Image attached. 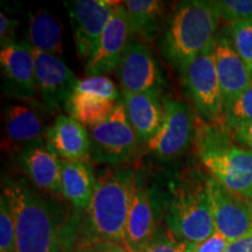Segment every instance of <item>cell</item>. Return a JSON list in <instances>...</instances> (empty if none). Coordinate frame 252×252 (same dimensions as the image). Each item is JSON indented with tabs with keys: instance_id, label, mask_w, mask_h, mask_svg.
<instances>
[{
	"instance_id": "cell-33",
	"label": "cell",
	"mask_w": 252,
	"mask_h": 252,
	"mask_svg": "<svg viewBox=\"0 0 252 252\" xmlns=\"http://www.w3.org/2000/svg\"><path fill=\"white\" fill-rule=\"evenodd\" d=\"M18 27V21L12 20L6 15L4 12L0 13V42L2 47L14 42L15 31Z\"/></svg>"
},
{
	"instance_id": "cell-34",
	"label": "cell",
	"mask_w": 252,
	"mask_h": 252,
	"mask_svg": "<svg viewBox=\"0 0 252 252\" xmlns=\"http://www.w3.org/2000/svg\"><path fill=\"white\" fill-rule=\"evenodd\" d=\"M232 131V138L236 143L241 144L244 149L252 151V122L242 125Z\"/></svg>"
},
{
	"instance_id": "cell-2",
	"label": "cell",
	"mask_w": 252,
	"mask_h": 252,
	"mask_svg": "<svg viewBox=\"0 0 252 252\" xmlns=\"http://www.w3.org/2000/svg\"><path fill=\"white\" fill-rule=\"evenodd\" d=\"M135 172L133 168H108L99 173L93 198L86 209V237L127 249L126 222Z\"/></svg>"
},
{
	"instance_id": "cell-1",
	"label": "cell",
	"mask_w": 252,
	"mask_h": 252,
	"mask_svg": "<svg viewBox=\"0 0 252 252\" xmlns=\"http://www.w3.org/2000/svg\"><path fill=\"white\" fill-rule=\"evenodd\" d=\"M15 220V252H74L75 239L58 208L23 180H7L2 193Z\"/></svg>"
},
{
	"instance_id": "cell-15",
	"label": "cell",
	"mask_w": 252,
	"mask_h": 252,
	"mask_svg": "<svg viewBox=\"0 0 252 252\" xmlns=\"http://www.w3.org/2000/svg\"><path fill=\"white\" fill-rule=\"evenodd\" d=\"M158 228L151 191L144 173L135 172L126 222V243L131 252H140L150 243Z\"/></svg>"
},
{
	"instance_id": "cell-19",
	"label": "cell",
	"mask_w": 252,
	"mask_h": 252,
	"mask_svg": "<svg viewBox=\"0 0 252 252\" xmlns=\"http://www.w3.org/2000/svg\"><path fill=\"white\" fill-rule=\"evenodd\" d=\"M17 159L37 188L50 194L62 195L61 160L47 147L46 143L20 151L17 153Z\"/></svg>"
},
{
	"instance_id": "cell-21",
	"label": "cell",
	"mask_w": 252,
	"mask_h": 252,
	"mask_svg": "<svg viewBox=\"0 0 252 252\" xmlns=\"http://www.w3.org/2000/svg\"><path fill=\"white\" fill-rule=\"evenodd\" d=\"M96 178L89 162L61 160L62 195L77 209H87L90 204Z\"/></svg>"
},
{
	"instance_id": "cell-28",
	"label": "cell",
	"mask_w": 252,
	"mask_h": 252,
	"mask_svg": "<svg viewBox=\"0 0 252 252\" xmlns=\"http://www.w3.org/2000/svg\"><path fill=\"white\" fill-rule=\"evenodd\" d=\"M74 93L89 94L102 98L119 102L121 94L115 83L106 76H88L83 80L78 81Z\"/></svg>"
},
{
	"instance_id": "cell-9",
	"label": "cell",
	"mask_w": 252,
	"mask_h": 252,
	"mask_svg": "<svg viewBox=\"0 0 252 252\" xmlns=\"http://www.w3.org/2000/svg\"><path fill=\"white\" fill-rule=\"evenodd\" d=\"M182 76L197 111L204 118L215 119L224 112L214 56V45L189 63L182 72Z\"/></svg>"
},
{
	"instance_id": "cell-26",
	"label": "cell",
	"mask_w": 252,
	"mask_h": 252,
	"mask_svg": "<svg viewBox=\"0 0 252 252\" xmlns=\"http://www.w3.org/2000/svg\"><path fill=\"white\" fill-rule=\"evenodd\" d=\"M230 31L232 46L252 74V20L231 23Z\"/></svg>"
},
{
	"instance_id": "cell-17",
	"label": "cell",
	"mask_w": 252,
	"mask_h": 252,
	"mask_svg": "<svg viewBox=\"0 0 252 252\" xmlns=\"http://www.w3.org/2000/svg\"><path fill=\"white\" fill-rule=\"evenodd\" d=\"M47 147L65 161L91 160L90 135L87 128L74 118L60 115L46 132Z\"/></svg>"
},
{
	"instance_id": "cell-24",
	"label": "cell",
	"mask_w": 252,
	"mask_h": 252,
	"mask_svg": "<svg viewBox=\"0 0 252 252\" xmlns=\"http://www.w3.org/2000/svg\"><path fill=\"white\" fill-rule=\"evenodd\" d=\"M128 15L132 33L151 40L159 30L165 5L159 0H127L123 1Z\"/></svg>"
},
{
	"instance_id": "cell-14",
	"label": "cell",
	"mask_w": 252,
	"mask_h": 252,
	"mask_svg": "<svg viewBox=\"0 0 252 252\" xmlns=\"http://www.w3.org/2000/svg\"><path fill=\"white\" fill-rule=\"evenodd\" d=\"M0 65L6 93L28 99L37 91L35 60L28 42H13L2 47Z\"/></svg>"
},
{
	"instance_id": "cell-8",
	"label": "cell",
	"mask_w": 252,
	"mask_h": 252,
	"mask_svg": "<svg viewBox=\"0 0 252 252\" xmlns=\"http://www.w3.org/2000/svg\"><path fill=\"white\" fill-rule=\"evenodd\" d=\"M163 119L157 134L146 144L151 153L161 159H173L188 147L193 135V113L182 100L162 98Z\"/></svg>"
},
{
	"instance_id": "cell-35",
	"label": "cell",
	"mask_w": 252,
	"mask_h": 252,
	"mask_svg": "<svg viewBox=\"0 0 252 252\" xmlns=\"http://www.w3.org/2000/svg\"><path fill=\"white\" fill-rule=\"evenodd\" d=\"M225 252H252V234L229 243Z\"/></svg>"
},
{
	"instance_id": "cell-6",
	"label": "cell",
	"mask_w": 252,
	"mask_h": 252,
	"mask_svg": "<svg viewBox=\"0 0 252 252\" xmlns=\"http://www.w3.org/2000/svg\"><path fill=\"white\" fill-rule=\"evenodd\" d=\"M90 143L94 162L118 165L135 156L140 141L128 121L123 99L109 118L91 127Z\"/></svg>"
},
{
	"instance_id": "cell-20",
	"label": "cell",
	"mask_w": 252,
	"mask_h": 252,
	"mask_svg": "<svg viewBox=\"0 0 252 252\" xmlns=\"http://www.w3.org/2000/svg\"><path fill=\"white\" fill-rule=\"evenodd\" d=\"M126 115L140 144H147L159 131L163 119V106L159 97L149 94L123 91Z\"/></svg>"
},
{
	"instance_id": "cell-12",
	"label": "cell",
	"mask_w": 252,
	"mask_h": 252,
	"mask_svg": "<svg viewBox=\"0 0 252 252\" xmlns=\"http://www.w3.org/2000/svg\"><path fill=\"white\" fill-rule=\"evenodd\" d=\"M117 70L123 91L159 97L163 77L157 60L145 43L130 41Z\"/></svg>"
},
{
	"instance_id": "cell-27",
	"label": "cell",
	"mask_w": 252,
	"mask_h": 252,
	"mask_svg": "<svg viewBox=\"0 0 252 252\" xmlns=\"http://www.w3.org/2000/svg\"><path fill=\"white\" fill-rule=\"evenodd\" d=\"M226 126L231 130L252 122V83L231 105L224 110Z\"/></svg>"
},
{
	"instance_id": "cell-4",
	"label": "cell",
	"mask_w": 252,
	"mask_h": 252,
	"mask_svg": "<svg viewBox=\"0 0 252 252\" xmlns=\"http://www.w3.org/2000/svg\"><path fill=\"white\" fill-rule=\"evenodd\" d=\"M163 220L179 238L197 244L216 232L207 182L179 181L169 187Z\"/></svg>"
},
{
	"instance_id": "cell-30",
	"label": "cell",
	"mask_w": 252,
	"mask_h": 252,
	"mask_svg": "<svg viewBox=\"0 0 252 252\" xmlns=\"http://www.w3.org/2000/svg\"><path fill=\"white\" fill-rule=\"evenodd\" d=\"M220 18L230 24L241 20H252V0H222L213 1Z\"/></svg>"
},
{
	"instance_id": "cell-32",
	"label": "cell",
	"mask_w": 252,
	"mask_h": 252,
	"mask_svg": "<svg viewBox=\"0 0 252 252\" xmlns=\"http://www.w3.org/2000/svg\"><path fill=\"white\" fill-rule=\"evenodd\" d=\"M230 242L219 232L204 239L203 242L195 244L193 252H225Z\"/></svg>"
},
{
	"instance_id": "cell-25",
	"label": "cell",
	"mask_w": 252,
	"mask_h": 252,
	"mask_svg": "<svg viewBox=\"0 0 252 252\" xmlns=\"http://www.w3.org/2000/svg\"><path fill=\"white\" fill-rule=\"evenodd\" d=\"M194 245L179 238L167 225H158L150 243L140 252H193Z\"/></svg>"
},
{
	"instance_id": "cell-22",
	"label": "cell",
	"mask_w": 252,
	"mask_h": 252,
	"mask_svg": "<svg viewBox=\"0 0 252 252\" xmlns=\"http://www.w3.org/2000/svg\"><path fill=\"white\" fill-rule=\"evenodd\" d=\"M27 37L33 49L60 58L63 54L62 26L58 19L48 12L39 11L31 15Z\"/></svg>"
},
{
	"instance_id": "cell-10",
	"label": "cell",
	"mask_w": 252,
	"mask_h": 252,
	"mask_svg": "<svg viewBox=\"0 0 252 252\" xmlns=\"http://www.w3.org/2000/svg\"><path fill=\"white\" fill-rule=\"evenodd\" d=\"M64 4L71 20L78 58L88 61L98 46L104 28L119 2L108 0H75L65 1Z\"/></svg>"
},
{
	"instance_id": "cell-36",
	"label": "cell",
	"mask_w": 252,
	"mask_h": 252,
	"mask_svg": "<svg viewBox=\"0 0 252 252\" xmlns=\"http://www.w3.org/2000/svg\"><path fill=\"white\" fill-rule=\"evenodd\" d=\"M251 203H252V200H251Z\"/></svg>"
},
{
	"instance_id": "cell-13",
	"label": "cell",
	"mask_w": 252,
	"mask_h": 252,
	"mask_svg": "<svg viewBox=\"0 0 252 252\" xmlns=\"http://www.w3.org/2000/svg\"><path fill=\"white\" fill-rule=\"evenodd\" d=\"M122 2L116 6L100 36L98 46L88 60L84 72L88 76H105L118 68L124 52L130 42L131 24Z\"/></svg>"
},
{
	"instance_id": "cell-5",
	"label": "cell",
	"mask_w": 252,
	"mask_h": 252,
	"mask_svg": "<svg viewBox=\"0 0 252 252\" xmlns=\"http://www.w3.org/2000/svg\"><path fill=\"white\" fill-rule=\"evenodd\" d=\"M201 161L214 180L252 200V151L223 143H208L201 150Z\"/></svg>"
},
{
	"instance_id": "cell-23",
	"label": "cell",
	"mask_w": 252,
	"mask_h": 252,
	"mask_svg": "<svg viewBox=\"0 0 252 252\" xmlns=\"http://www.w3.org/2000/svg\"><path fill=\"white\" fill-rule=\"evenodd\" d=\"M118 103L94 94L74 93L65 105V111L80 124L91 128L109 118Z\"/></svg>"
},
{
	"instance_id": "cell-18",
	"label": "cell",
	"mask_w": 252,
	"mask_h": 252,
	"mask_svg": "<svg viewBox=\"0 0 252 252\" xmlns=\"http://www.w3.org/2000/svg\"><path fill=\"white\" fill-rule=\"evenodd\" d=\"M214 56L225 110L251 86L252 74L226 39L214 42Z\"/></svg>"
},
{
	"instance_id": "cell-7",
	"label": "cell",
	"mask_w": 252,
	"mask_h": 252,
	"mask_svg": "<svg viewBox=\"0 0 252 252\" xmlns=\"http://www.w3.org/2000/svg\"><path fill=\"white\" fill-rule=\"evenodd\" d=\"M206 182L216 232L230 243L252 234L251 200L228 190L213 178Z\"/></svg>"
},
{
	"instance_id": "cell-11",
	"label": "cell",
	"mask_w": 252,
	"mask_h": 252,
	"mask_svg": "<svg viewBox=\"0 0 252 252\" xmlns=\"http://www.w3.org/2000/svg\"><path fill=\"white\" fill-rule=\"evenodd\" d=\"M36 68L37 91L49 112L65 110L68 100L74 94L78 78L60 56L33 49Z\"/></svg>"
},
{
	"instance_id": "cell-16",
	"label": "cell",
	"mask_w": 252,
	"mask_h": 252,
	"mask_svg": "<svg viewBox=\"0 0 252 252\" xmlns=\"http://www.w3.org/2000/svg\"><path fill=\"white\" fill-rule=\"evenodd\" d=\"M2 150L17 154L27 147L42 144L43 121L34 108L25 104H12L4 111Z\"/></svg>"
},
{
	"instance_id": "cell-3",
	"label": "cell",
	"mask_w": 252,
	"mask_h": 252,
	"mask_svg": "<svg viewBox=\"0 0 252 252\" xmlns=\"http://www.w3.org/2000/svg\"><path fill=\"white\" fill-rule=\"evenodd\" d=\"M219 14L213 1H182L168 19L161 42L162 54L184 72L193 60L214 45Z\"/></svg>"
},
{
	"instance_id": "cell-31",
	"label": "cell",
	"mask_w": 252,
	"mask_h": 252,
	"mask_svg": "<svg viewBox=\"0 0 252 252\" xmlns=\"http://www.w3.org/2000/svg\"><path fill=\"white\" fill-rule=\"evenodd\" d=\"M74 252H131L121 245L82 236L75 242Z\"/></svg>"
},
{
	"instance_id": "cell-29",
	"label": "cell",
	"mask_w": 252,
	"mask_h": 252,
	"mask_svg": "<svg viewBox=\"0 0 252 252\" xmlns=\"http://www.w3.org/2000/svg\"><path fill=\"white\" fill-rule=\"evenodd\" d=\"M15 220L4 195L0 198V252H15Z\"/></svg>"
}]
</instances>
